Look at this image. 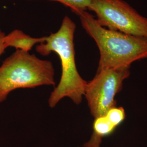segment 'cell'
<instances>
[{"mask_svg": "<svg viewBox=\"0 0 147 147\" xmlns=\"http://www.w3.org/2000/svg\"><path fill=\"white\" fill-rule=\"evenodd\" d=\"M105 116L111 123L117 127L124 121L126 114L123 107H117L116 106L108 111Z\"/></svg>", "mask_w": 147, "mask_h": 147, "instance_id": "9c48e42d", "label": "cell"}, {"mask_svg": "<svg viewBox=\"0 0 147 147\" xmlns=\"http://www.w3.org/2000/svg\"><path fill=\"white\" fill-rule=\"evenodd\" d=\"M5 34L0 29V56L4 53L7 49L5 42Z\"/></svg>", "mask_w": 147, "mask_h": 147, "instance_id": "30bf717a", "label": "cell"}, {"mask_svg": "<svg viewBox=\"0 0 147 147\" xmlns=\"http://www.w3.org/2000/svg\"><path fill=\"white\" fill-rule=\"evenodd\" d=\"M116 128L105 115L95 118L93 134L89 141L84 144V147H100L102 139L110 135Z\"/></svg>", "mask_w": 147, "mask_h": 147, "instance_id": "52a82bcc", "label": "cell"}, {"mask_svg": "<svg viewBox=\"0 0 147 147\" xmlns=\"http://www.w3.org/2000/svg\"><path fill=\"white\" fill-rule=\"evenodd\" d=\"M46 37L34 38L19 30H14L5 34V42L7 48L13 47L16 50L29 52L34 45L44 42Z\"/></svg>", "mask_w": 147, "mask_h": 147, "instance_id": "8992f818", "label": "cell"}, {"mask_svg": "<svg viewBox=\"0 0 147 147\" xmlns=\"http://www.w3.org/2000/svg\"><path fill=\"white\" fill-rule=\"evenodd\" d=\"M88 9L101 26L147 40V18L124 0H92Z\"/></svg>", "mask_w": 147, "mask_h": 147, "instance_id": "277c9868", "label": "cell"}, {"mask_svg": "<svg viewBox=\"0 0 147 147\" xmlns=\"http://www.w3.org/2000/svg\"><path fill=\"white\" fill-rule=\"evenodd\" d=\"M59 2L69 7L71 11L79 16L82 12L87 11L92 0H50Z\"/></svg>", "mask_w": 147, "mask_h": 147, "instance_id": "ba28073f", "label": "cell"}, {"mask_svg": "<svg viewBox=\"0 0 147 147\" xmlns=\"http://www.w3.org/2000/svg\"><path fill=\"white\" fill-rule=\"evenodd\" d=\"M78 16L82 26L99 49L98 69L130 67L132 63L147 58V39L104 27L87 11Z\"/></svg>", "mask_w": 147, "mask_h": 147, "instance_id": "7a4b0ae2", "label": "cell"}, {"mask_svg": "<svg viewBox=\"0 0 147 147\" xmlns=\"http://www.w3.org/2000/svg\"><path fill=\"white\" fill-rule=\"evenodd\" d=\"M76 26L69 16H65L60 28L47 36L45 42L36 47V51L42 56L56 53L62 65L60 81L48 100L50 107H55L64 98H69L79 105L84 96L87 82L79 74L75 62L74 38Z\"/></svg>", "mask_w": 147, "mask_h": 147, "instance_id": "6da1fadb", "label": "cell"}, {"mask_svg": "<svg viewBox=\"0 0 147 147\" xmlns=\"http://www.w3.org/2000/svg\"><path fill=\"white\" fill-rule=\"evenodd\" d=\"M55 83V69L50 61L16 50L0 65V103L16 89L54 86Z\"/></svg>", "mask_w": 147, "mask_h": 147, "instance_id": "3957f363", "label": "cell"}, {"mask_svg": "<svg viewBox=\"0 0 147 147\" xmlns=\"http://www.w3.org/2000/svg\"><path fill=\"white\" fill-rule=\"evenodd\" d=\"M130 67L98 69L94 78L87 82L84 96L94 118L104 116L116 106L115 97L124 81L130 75Z\"/></svg>", "mask_w": 147, "mask_h": 147, "instance_id": "5b68a950", "label": "cell"}]
</instances>
